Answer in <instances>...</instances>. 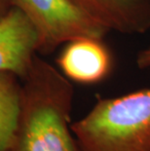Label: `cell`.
<instances>
[{"mask_svg": "<svg viewBox=\"0 0 150 151\" xmlns=\"http://www.w3.org/2000/svg\"><path fill=\"white\" fill-rule=\"evenodd\" d=\"M22 80L11 72H0V151L14 134L21 106Z\"/></svg>", "mask_w": 150, "mask_h": 151, "instance_id": "7", "label": "cell"}, {"mask_svg": "<svg viewBox=\"0 0 150 151\" xmlns=\"http://www.w3.org/2000/svg\"><path fill=\"white\" fill-rule=\"evenodd\" d=\"M71 130L81 151H150V88L98 98Z\"/></svg>", "mask_w": 150, "mask_h": 151, "instance_id": "2", "label": "cell"}, {"mask_svg": "<svg viewBox=\"0 0 150 151\" xmlns=\"http://www.w3.org/2000/svg\"><path fill=\"white\" fill-rule=\"evenodd\" d=\"M21 80L18 123L5 151H81L70 123V80L38 55Z\"/></svg>", "mask_w": 150, "mask_h": 151, "instance_id": "1", "label": "cell"}, {"mask_svg": "<svg viewBox=\"0 0 150 151\" xmlns=\"http://www.w3.org/2000/svg\"><path fill=\"white\" fill-rule=\"evenodd\" d=\"M136 65L141 69L150 67V47L145 48L136 57Z\"/></svg>", "mask_w": 150, "mask_h": 151, "instance_id": "8", "label": "cell"}, {"mask_svg": "<svg viewBox=\"0 0 150 151\" xmlns=\"http://www.w3.org/2000/svg\"><path fill=\"white\" fill-rule=\"evenodd\" d=\"M107 31L141 34L150 29V0H70Z\"/></svg>", "mask_w": 150, "mask_h": 151, "instance_id": "6", "label": "cell"}, {"mask_svg": "<svg viewBox=\"0 0 150 151\" xmlns=\"http://www.w3.org/2000/svg\"><path fill=\"white\" fill-rule=\"evenodd\" d=\"M13 6L32 24L38 54H50L78 38L103 39L108 32L70 0H13Z\"/></svg>", "mask_w": 150, "mask_h": 151, "instance_id": "3", "label": "cell"}, {"mask_svg": "<svg viewBox=\"0 0 150 151\" xmlns=\"http://www.w3.org/2000/svg\"><path fill=\"white\" fill-rule=\"evenodd\" d=\"M57 63L70 81L91 85L101 82L110 74L113 60L103 39L83 37L65 44Z\"/></svg>", "mask_w": 150, "mask_h": 151, "instance_id": "5", "label": "cell"}, {"mask_svg": "<svg viewBox=\"0 0 150 151\" xmlns=\"http://www.w3.org/2000/svg\"><path fill=\"white\" fill-rule=\"evenodd\" d=\"M37 52V35L20 9L13 7L0 16V72H11L23 79Z\"/></svg>", "mask_w": 150, "mask_h": 151, "instance_id": "4", "label": "cell"}, {"mask_svg": "<svg viewBox=\"0 0 150 151\" xmlns=\"http://www.w3.org/2000/svg\"><path fill=\"white\" fill-rule=\"evenodd\" d=\"M13 7V0H0V16L4 15Z\"/></svg>", "mask_w": 150, "mask_h": 151, "instance_id": "9", "label": "cell"}]
</instances>
